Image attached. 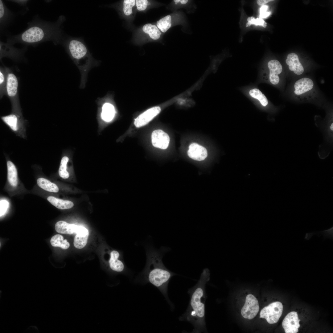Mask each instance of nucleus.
I'll return each instance as SVG.
<instances>
[{
    "label": "nucleus",
    "instance_id": "nucleus-27",
    "mask_svg": "<svg viewBox=\"0 0 333 333\" xmlns=\"http://www.w3.org/2000/svg\"><path fill=\"white\" fill-rule=\"evenodd\" d=\"M8 68H1L0 70V95L2 98L6 95V87L7 82Z\"/></svg>",
    "mask_w": 333,
    "mask_h": 333
},
{
    "label": "nucleus",
    "instance_id": "nucleus-28",
    "mask_svg": "<svg viewBox=\"0 0 333 333\" xmlns=\"http://www.w3.org/2000/svg\"><path fill=\"white\" fill-rule=\"evenodd\" d=\"M249 94L252 97L258 100L263 106L265 107L268 105L267 98L259 89L257 88L251 89L249 91Z\"/></svg>",
    "mask_w": 333,
    "mask_h": 333
},
{
    "label": "nucleus",
    "instance_id": "nucleus-36",
    "mask_svg": "<svg viewBox=\"0 0 333 333\" xmlns=\"http://www.w3.org/2000/svg\"><path fill=\"white\" fill-rule=\"evenodd\" d=\"M273 1V0H258L257 1V2L258 5L262 6L269 2Z\"/></svg>",
    "mask_w": 333,
    "mask_h": 333
},
{
    "label": "nucleus",
    "instance_id": "nucleus-13",
    "mask_svg": "<svg viewBox=\"0 0 333 333\" xmlns=\"http://www.w3.org/2000/svg\"><path fill=\"white\" fill-rule=\"evenodd\" d=\"M151 138L152 144L154 147L162 149H165L168 147L170 137L163 130H154L151 134Z\"/></svg>",
    "mask_w": 333,
    "mask_h": 333
},
{
    "label": "nucleus",
    "instance_id": "nucleus-23",
    "mask_svg": "<svg viewBox=\"0 0 333 333\" xmlns=\"http://www.w3.org/2000/svg\"><path fill=\"white\" fill-rule=\"evenodd\" d=\"M115 114V109L112 105L106 103L103 105L101 116L104 121L107 122L110 121L114 118Z\"/></svg>",
    "mask_w": 333,
    "mask_h": 333
},
{
    "label": "nucleus",
    "instance_id": "nucleus-18",
    "mask_svg": "<svg viewBox=\"0 0 333 333\" xmlns=\"http://www.w3.org/2000/svg\"><path fill=\"white\" fill-rule=\"evenodd\" d=\"M7 179L9 184L12 187H16L18 183V171L13 163L8 160L6 163Z\"/></svg>",
    "mask_w": 333,
    "mask_h": 333
},
{
    "label": "nucleus",
    "instance_id": "nucleus-17",
    "mask_svg": "<svg viewBox=\"0 0 333 333\" xmlns=\"http://www.w3.org/2000/svg\"><path fill=\"white\" fill-rule=\"evenodd\" d=\"M313 81L308 78H303L297 80L295 83L294 92L296 94L301 95L312 88Z\"/></svg>",
    "mask_w": 333,
    "mask_h": 333
},
{
    "label": "nucleus",
    "instance_id": "nucleus-3",
    "mask_svg": "<svg viewBox=\"0 0 333 333\" xmlns=\"http://www.w3.org/2000/svg\"><path fill=\"white\" fill-rule=\"evenodd\" d=\"M65 46L70 56L79 69L86 72L91 67L98 65L100 61L95 60L81 38L70 37Z\"/></svg>",
    "mask_w": 333,
    "mask_h": 333
},
{
    "label": "nucleus",
    "instance_id": "nucleus-35",
    "mask_svg": "<svg viewBox=\"0 0 333 333\" xmlns=\"http://www.w3.org/2000/svg\"><path fill=\"white\" fill-rule=\"evenodd\" d=\"M268 8V6L265 5L262 6L261 7L260 9V18H266L271 14L270 12L267 11Z\"/></svg>",
    "mask_w": 333,
    "mask_h": 333
},
{
    "label": "nucleus",
    "instance_id": "nucleus-14",
    "mask_svg": "<svg viewBox=\"0 0 333 333\" xmlns=\"http://www.w3.org/2000/svg\"><path fill=\"white\" fill-rule=\"evenodd\" d=\"M189 157L195 160L201 161L205 159L208 156L206 149L196 143L191 144L187 151Z\"/></svg>",
    "mask_w": 333,
    "mask_h": 333
},
{
    "label": "nucleus",
    "instance_id": "nucleus-26",
    "mask_svg": "<svg viewBox=\"0 0 333 333\" xmlns=\"http://www.w3.org/2000/svg\"><path fill=\"white\" fill-rule=\"evenodd\" d=\"M69 160L68 157L63 156L61 160L58 170V174L60 177L64 179L69 178V174L67 170V164Z\"/></svg>",
    "mask_w": 333,
    "mask_h": 333
},
{
    "label": "nucleus",
    "instance_id": "nucleus-4",
    "mask_svg": "<svg viewBox=\"0 0 333 333\" xmlns=\"http://www.w3.org/2000/svg\"><path fill=\"white\" fill-rule=\"evenodd\" d=\"M1 119L15 133H23L26 121L23 117L20 103L12 105L11 113L2 116Z\"/></svg>",
    "mask_w": 333,
    "mask_h": 333
},
{
    "label": "nucleus",
    "instance_id": "nucleus-29",
    "mask_svg": "<svg viewBox=\"0 0 333 333\" xmlns=\"http://www.w3.org/2000/svg\"><path fill=\"white\" fill-rule=\"evenodd\" d=\"M333 227L328 229L322 231H321L314 232L309 233H306L305 237V239L307 240H309L313 235L316 234L317 236L323 235V240L326 238H328L331 239H333Z\"/></svg>",
    "mask_w": 333,
    "mask_h": 333
},
{
    "label": "nucleus",
    "instance_id": "nucleus-16",
    "mask_svg": "<svg viewBox=\"0 0 333 333\" xmlns=\"http://www.w3.org/2000/svg\"><path fill=\"white\" fill-rule=\"evenodd\" d=\"M286 64L291 71L298 75L302 74L304 71L303 67L299 61L298 55L295 53L289 54L286 60Z\"/></svg>",
    "mask_w": 333,
    "mask_h": 333
},
{
    "label": "nucleus",
    "instance_id": "nucleus-31",
    "mask_svg": "<svg viewBox=\"0 0 333 333\" xmlns=\"http://www.w3.org/2000/svg\"><path fill=\"white\" fill-rule=\"evenodd\" d=\"M135 0H124L123 2V11L126 16L130 15L132 12V8L135 5Z\"/></svg>",
    "mask_w": 333,
    "mask_h": 333
},
{
    "label": "nucleus",
    "instance_id": "nucleus-9",
    "mask_svg": "<svg viewBox=\"0 0 333 333\" xmlns=\"http://www.w3.org/2000/svg\"><path fill=\"white\" fill-rule=\"evenodd\" d=\"M45 34L44 30L42 28L38 26H33L25 31L22 34L21 39L25 43H37L43 39Z\"/></svg>",
    "mask_w": 333,
    "mask_h": 333
},
{
    "label": "nucleus",
    "instance_id": "nucleus-33",
    "mask_svg": "<svg viewBox=\"0 0 333 333\" xmlns=\"http://www.w3.org/2000/svg\"><path fill=\"white\" fill-rule=\"evenodd\" d=\"M136 4L137 10L140 11H144L147 7L148 1L147 0H136Z\"/></svg>",
    "mask_w": 333,
    "mask_h": 333
},
{
    "label": "nucleus",
    "instance_id": "nucleus-25",
    "mask_svg": "<svg viewBox=\"0 0 333 333\" xmlns=\"http://www.w3.org/2000/svg\"><path fill=\"white\" fill-rule=\"evenodd\" d=\"M50 242L51 245L55 247H60L63 249H67L70 246L69 243L66 239H64L62 236L56 234L51 238Z\"/></svg>",
    "mask_w": 333,
    "mask_h": 333
},
{
    "label": "nucleus",
    "instance_id": "nucleus-34",
    "mask_svg": "<svg viewBox=\"0 0 333 333\" xmlns=\"http://www.w3.org/2000/svg\"><path fill=\"white\" fill-rule=\"evenodd\" d=\"M0 217L3 216L6 213L9 206V203L5 199L0 200Z\"/></svg>",
    "mask_w": 333,
    "mask_h": 333
},
{
    "label": "nucleus",
    "instance_id": "nucleus-37",
    "mask_svg": "<svg viewBox=\"0 0 333 333\" xmlns=\"http://www.w3.org/2000/svg\"><path fill=\"white\" fill-rule=\"evenodd\" d=\"M4 12V9L2 2L1 0H0V18H2L3 16Z\"/></svg>",
    "mask_w": 333,
    "mask_h": 333
},
{
    "label": "nucleus",
    "instance_id": "nucleus-20",
    "mask_svg": "<svg viewBox=\"0 0 333 333\" xmlns=\"http://www.w3.org/2000/svg\"><path fill=\"white\" fill-rule=\"evenodd\" d=\"M76 226L77 225L60 220L56 223L55 229L56 231L59 233L72 234L75 233Z\"/></svg>",
    "mask_w": 333,
    "mask_h": 333
},
{
    "label": "nucleus",
    "instance_id": "nucleus-24",
    "mask_svg": "<svg viewBox=\"0 0 333 333\" xmlns=\"http://www.w3.org/2000/svg\"><path fill=\"white\" fill-rule=\"evenodd\" d=\"M88 234V231L76 233L73 243L75 247L78 249L83 248L87 244Z\"/></svg>",
    "mask_w": 333,
    "mask_h": 333
},
{
    "label": "nucleus",
    "instance_id": "nucleus-10",
    "mask_svg": "<svg viewBox=\"0 0 333 333\" xmlns=\"http://www.w3.org/2000/svg\"><path fill=\"white\" fill-rule=\"evenodd\" d=\"M298 314L295 311L288 313L282 322V326L286 333H296L300 327Z\"/></svg>",
    "mask_w": 333,
    "mask_h": 333
},
{
    "label": "nucleus",
    "instance_id": "nucleus-8",
    "mask_svg": "<svg viewBox=\"0 0 333 333\" xmlns=\"http://www.w3.org/2000/svg\"><path fill=\"white\" fill-rule=\"evenodd\" d=\"M259 310V303L256 298L252 294L248 295L241 310L242 316L245 319H251L256 316Z\"/></svg>",
    "mask_w": 333,
    "mask_h": 333
},
{
    "label": "nucleus",
    "instance_id": "nucleus-2",
    "mask_svg": "<svg viewBox=\"0 0 333 333\" xmlns=\"http://www.w3.org/2000/svg\"><path fill=\"white\" fill-rule=\"evenodd\" d=\"M167 250L165 248L159 250L152 248L147 250L146 265L142 273L143 282L150 283L155 286L166 299L169 282L175 275L166 268L163 263V255Z\"/></svg>",
    "mask_w": 333,
    "mask_h": 333
},
{
    "label": "nucleus",
    "instance_id": "nucleus-30",
    "mask_svg": "<svg viewBox=\"0 0 333 333\" xmlns=\"http://www.w3.org/2000/svg\"><path fill=\"white\" fill-rule=\"evenodd\" d=\"M176 9L184 8L186 9L187 11H191L192 7H195V5L192 3V1L189 0H174L173 1Z\"/></svg>",
    "mask_w": 333,
    "mask_h": 333
},
{
    "label": "nucleus",
    "instance_id": "nucleus-19",
    "mask_svg": "<svg viewBox=\"0 0 333 333\" xmlns=\"http://www.w3.org/2000/svg\"><path fill=\"white\" fill-rule=\"evenodd\" d=\"M47 200L52 205L60 210L70 209L74 206L73 203L70 201L62 199L52 196H48Z\"/></svg>",
    "mask_w": 333,
    "mask_h": 333
},
{
    "label": "nucleus",
    "instance_id": "nucleus-32",
    "mask_svg": "<svg viewBox=\"0 0 333 333\" xmlns=\"http://www.w3.org/2000/svg\"><path fill=\"white\" fill-rule=\"evenodd\" d=\"M247 21L248 22L246 25L247 27H249L251 25L261 26L265 28L267 26L266 23L260 18H256L253 16H250L247 18Z\"/></svg>",
    "mask_w": 333,
    "mask_h": 333
},
{
    "label": "nucleus",
    "instance_id": "nucleus-21",
    "mask_svg": "<svg viewBox=\"0 0 333 333\" xmlns=\"http://www.w3.org/2000/svg\"><path fill=\"white\" fill-rule=\"evenodd\" d=\"M37 183L40 188L47 192L56 193L59 190L56 184L44 178H38L37 180Z\"/></svg>",
    "mask_w": 333,
    "mask_h": 333
},
{
    "label": "nucleus",
    "instance_id": "nucleus-5",
    "mask_svg": "<svg viewBox=\"0 0 333 333\" xmlns=\"http://www.w3.org/2000/svg\"><path fill=\"white\" fill-rule=\"evenodd\" d=\"M184 13L181 11H176L163 17L156 22V26L162 33L166 32L171 27L180 25L183 27L187 26Z\"/></svg>",
    "mask_w": 333,
    "mask_h": 333
},
{
    "label": "nucleus",
    "instance_id": "nucleus-15",
    "mask_svg": "<svg viewBox=\"0 0 333 333\" xmlns=\"http://www.w3.org/2000/svg\"><path fill=\"white\" fill-rule=\"evenodd\" d=\"M268 66L269 70V79L270 82L274 85L277 84L280 80L278 75L282 71V65L278 60H273L269 62Z\"/></svg>",
    "mask_w": 333,
    "mask_h": 333
},
{
    "label": "nucleus",
    "instance_id": "nucleus-6",
    "mask_svg": "<svg viewBox=\"0 0 333 333\" xmlns=\"http://www.w3.org/2000/svg\"><path fill=\"white\" fill-rule=\"evenodd\" d=\"M283 306L281 302H276L265 307L260 313V318L265 319L269 324L277 323L281 316Z\"/></svg>",
    "mask_w": 333,
    "mask_h": 333
},
{
    "label": "nucleus",
    "instance_id": "nucleus-11",
    "mask_svg": "<svg viewBox=\"0 0 333 333\" xmlns=\"http://www.w3.org/2000/svg\"><path fill=\"white\" fill-rule=\"evenodd\" d=\"M161 111L159 106L152 107L139 115L134 120V124L138 128L144 126L152 120Z\"/></svg>",
    "mask_w": 333,
    "mask_h": 333
},
{
    "label": "nucleus",
    "instance_id": "nucleus-12",
    "mask_svg": "<svg viewBox=\"0 0 333 333\" xmlns=\"http://www.w3.org/2000/svg\"><path fill=\"white\" fill-rule=\"evenodd\" d=\"M120 254L116 250L110 252L109 257L108 260L109 265L112 271L118 273H128V270L124 262L121 259Z\"/></svg>",
    "mask_w": 333,
    "mask_h": 333
},
{
    "label": "nucleus",
    "instance_id": "nucleus-1",
    "mask_svg": "<svg viewBox=\"0 0 333 333\" xmlns=\"http://www.w3.org/2000/svg\"><path fill=\"white\" fill-rule=\"evenodd\" d=\"M210 273L205 268L201 273L196 284L188 292L190 300L185 312L180 317V320L190 322L194 327L193 333L205 332V302L207 296L205 292L206 283L210 280Z\"/></svg>",
    "mask_w": 333,
    "mask_h": 333
},
{
    "label": "nucleus",
    "instance_id": "nucleus-22",
    "mask_svg": "<svg viewBox=\"0 0 333 333\" xmlns=\"http://www.w3.org/2000/svg\"><path fill=\"white\" fill-rule=\"evenodd\" d=\"M143 31L148 34L152 39L156 40L160 39L162 35V32L156 25L150 23L144 25L142 28Z\"/></svg>",
    "mask_w": 333,
    "mask_h": 333
},
{
    "label": "nucleus",
    "instance_id": "nucleus-7",
    "mask_svg": "<svg viewBox=\"0 0 333 333\" xmlns=\"http://www.w3.org/2000/svg\"><path fill=\"white\" fill-rule=\"evenodd\" d=\"M6 95L11 105L20 103L18 96V81L16 76L8 68L6 87Z\"/></svg>",
    "mask_w": 333,
    "mask_h": 333
}]
</instances>
